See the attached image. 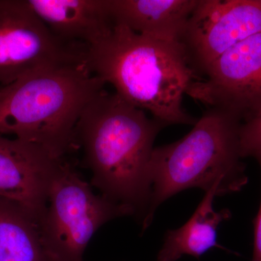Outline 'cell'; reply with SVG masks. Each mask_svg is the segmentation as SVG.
Returning <instances> with one entry per match:
<instances>
[{
    "instance_id": "2",
    "label": "cell",
    "mask_w": 261,
    "mask_h": 261,
    "mask_svg": "<svg viewBox=\"0 0 261 261\" xmlns=\"http://www.w3.org/2000/svg\"><path fill=\"white\" fill-rule=\"evenodd\" d=\"M86 65L132 106L167 126L195 125L183 97L197 76L179 42L141 35L119 24L89 48Z\"/></svg>"
},
{
    "instance_id": "10",
    "label": "cell",
    "mask_w": 261,
    "mask_h": 261,
    "mask_svg": "<svg viewBox=\"0 0 261 261\" xmlns=\"http://www.w3.org/2000/svg\"><path fill=\"white\" fill-rule=\"evenodd\" d=\"M35 14L60 40L92 47L114 27L108 0H28Z\"/></svg>"
},
{
    "instance_id": "5",
    "label": "cell",
    "mask_w": 261,
    "mask_h": 261,
    "mask_svg": "<svg viewBox=\"0 0 261 261\" xmlns=\"http://www.w3.org/2000/svg\"><path fill=\"white\" fill-rule=\"evenodd\" d=\"M128 206L94 194L75 166L65 160L49 190L45 213L39 221L48 261H84L94 233L117 218L134 216Z\"/></svg>"
},
{
    "instance_id": "11",
    "label": "cell",
    "mask_w": 261,
    "mask_h": 261,
    "mask_svg": "<svg viewBox=\"0 0 261 261\" xmlns=\"http://www.w3.org/2000/svg\"><path fill=\"white\" fill-rule=\"evenodd\" d=\"M198 0H108L114 24L141 35L179 42Z\"/></svg>"
},
{
    "instance_id": "14",
    "label": "cell",
    "mask_w": 261,
    "mask_h": 261,
    "mask_svg": "<svg viewBox=\"0 0 261 261\" xmlns=\"http://www.w3.org/2000/svg\"><path fill=\"white\" fill-rule=\"evenodd\" d=\"M240 146L243 159L261 154V110L241 123Z\"/></svg>"
},
{
    "instance_id": "6",
    "label": "cell",
    "mask_w": 261,
    "mask_h": 261,
    "mask_svg": "<svg viewBox=\"0 0 261 261\" xmlns=\"http://www.w3.org/2000/svg\"><path fill=\"white\" fill-rule=\"evenodd\" d=\"M89 47L60 40L28 0H0V85L37 70L86 63Z\"/></svg>"
},
{
    "instance_id": "7",
    "label": "cell",
    "mask_w": 261,
    "mask_h": 261,
    "mask_svg": "<svg viewBox=\"0 0 261 261\" xmlns=\"http://www.w3.org/2000/svg\"><path fill=\"white\" fill-rule=\"evenodd\" d=\"M261 33V0H198L179 39L197 80L238 43Z\"/></svg>"
},
{
    "instance_id": "15",
    "label": "cell",
    "mask_w": 261,
    "mask_h": 261,
    "mask_svg": "<svg viewBox=\"0 0 261 261\" xmlns=\"http://www.w3.org/2000/svg\"><path fill=\"white\" fill-rule=\"evenodd\" d=\"M261 169V154L255 157ZM252 261H261V200L260 208L254 220V245Z\"/></svg>"
},
{
    "instance_id": "8",
    "label": "cell",
    "mask_w": 261,
    "mask_h": 261,
    "mask_svg": "<svg viewBox=\"0 0 261 261\" xmlns=\"http://www.w3.org/2000/svg\"><path fill=\"white\" fill-rule=\"evenodd\" d=\"M187 94L243 121L261 110V33L238 43L213 63Z\"/></svg>"
},
{
    "instance_id": "1",
    "label": "cell",
    "mask_w": 261,
    "mask_h": 261,
    "mask_svg": "<svg viewBox=\"0 0 261 261\" xmlns=\"http://www.w3.org/2000/svg\"><path fill=\"white\" fill-rule=\"evenodd\" d=\"M165 126L116 92L103 89L84 108L75 129L92 186L130 207L142 226L152 194L149 162L154 140Z\"/></svg>"
},
{
    "instance_id": "12",
    "label": "cell",
    "mask_w": 261,
    "mask_h": 261,
    "mask_svg": "<svg viewBox=\"0 0 261 261\" xmlns=\"http://www.w3.org/2000/svg\"><path fill=\"white\" fill-rule=\"evenodd\" d=\"M216 196H219L216 188L206 192L186 224L177 229L168 230L157 261H178L184 255L199 259L214 247L226 250L217 243V229L223 221L231 219V214L228 209L214 210L213 204Z\"/></svg>"
},
{
    "instance_id": "13",
    "label": "cell",
    "mask_w": 261,
    "mask_h": 261,
    "mask_svg": "<svg viewBox=\"0 0 261 261\" xmlns=\"http://www.w3.org/2000/svg\"><path fill=\"white\" fill-rule=\"evenodd\" d=\"M0 261H48L39 221L22 206L1 197Z\"/></svg>"
},
{
    "instance_id": "4",
    "label": "cell",
    "mask_w": 261,
    "mask_h": 261,
    "mask_svg": "<svg viewBox=\"0 0 261 261\" xmlns=\"http://www.w3.org/2000/svg\"><path fill=\"white\" fill-rule=\"evenodd\" d=\"M241 120L208 108L181 140L154 147L149 176L152 185L148 216L152 223L161 204L184 190L216 188L219 196L240 191L248 182L240 146Z\"/></svg>"
},
{
    "instance_id": "9",
    "label": "cell",
    "mask_w": 261,
    "mask_h": 261,
    "mask_svg": "<svg viewBox=\"0 0 261 261\" xmlns=\"http://www.w3.org/2000/svg\"><path fill=\"white\" fill-rule=\"evenodd\" d=\"M66 159L39 146L0 135V197L13 201L40 221L55 176Z\"/></svg>"
},
{
    "instance_id": "3",
    "label": "cell",
    "mask_w": 261,
    "mask_h": 261,
    "mask_svg": "<svg viewBox=\"0 0 261 261\" xmlns=\"http://www.w3.org/2000/svg\"><path fill=\"white\" fill-rule=\"evenodd\" d=\"M106 82L86 63L33 72L0 87V135L39 146L56 159L80 148L75 129Z\"/></svg>"
}]
</instances>
